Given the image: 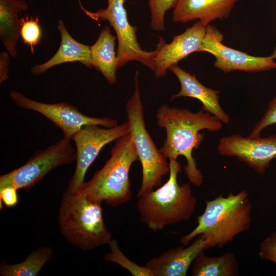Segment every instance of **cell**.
<instances>
[{"label":"cell","instance_id":"obj_1","mask_svg":"<svg viewBox=\"0 0 276 276\" xmlns=\"http://www.w3.org/2000/svg\"><path fill=\"white\" fill-rule=\"evenodd\" d=\"M156 119L157 126L166 131V139L159 149L162 153L169 159L183 156L186 160L183 169L189 181L197 187L201 185L203 176L197 167L192 151L203 141L201 130L219 131L222 122L203 110L195 113L188 109L170 107L167 104L157 109Z\"/></svg>","mask_w":276,"mask_h":276},{"label":"cell","instance_id":"obj_2","mask_svg":"<svg viewBox=\"0 0 276 276\" xmlns=\"http://www.w3.org/2000/svg\"><path fill=\"white\" fill-rule=\"evenodd\" d=\"M203 214L197 217V226L180 239L187 246L194 238L201 235L204 249L222 247L237 235L249 229L252 205L246 190L227 196L220 194L205 201Z\"/></svg>","mask_w":276,"mask_h":276},{"label":"cell","instance_id":"obj_3","mask_svg":"<svg viewBox=\"0 0 276 276\" xmlns=\"http://www.w3.org/2000/svg\"><path fill=\"white\" fill-rule=\"evenodd\" d=\"M169 165L168 180L156 190L138 197L136 202L141 222L154 232L188 220L197 204L189 183L179 185L177 182L181 171L179 163L170 159Z\"/></svg>","mask_w":276,"mask_h":276},{"label":"cell","instance_id":"obj_4","mask_svg":"<svg viewBox=\"0 0 276 276\" xmlns=\"http://www.w3.org/2000/svg\"><path fill=\"white\" fill-rule=\"evenodd\" d=\"M101 201L89 198L81 190L63 193L59 208V230L67 242L83 250L94 249L111 242Z\"/></svg>","mask_w":276,"mask_h":276},{"label":"cell","instance_id":"obj_5","mask_svg":"<svg viewBox=\"0 0 276 276\" xmlns=\"http://www.w3.org/2000/svg\"><path fill=\"white\" fill-rule=\"evenodd\" d=\"M136 160L138 155L129 133L116 140L109 158L80 190L89 198L104 201L111 207L128 202L132 197L129 171Z\"/></svg>","mask_w":276,"mask_h":276},{"label":"cell","instance_id":"obj_6","mask_svg":"<svg viewBox=\"0 0 276 276\" xmlns=\"http://www.w3.org/2000/svg\"><path fill=\"white\" fill-rule=\"evenodd\" d=\"M139 74L136 71L134 89L125 108L130 134L142 168V182L136 196L137 198L160 186L163 178L169 173V165L167 158L157 148L146 127L139 88Z\"/></svg>","mask_w":276,"mask_h":276},{"label":"cell","instance_id":"obj_7","mask_svg":"<svg viewBox=\"0 0 276 276\" xmlns=\"http://www.w3.org/2000/svg\"><path fill=\"white\" fill-rule=\"evenodd\" d=\"M107 1L106 8L94 12L86 10L80 1L79 4L81 9L89 18L95 21H107L114 29L118 39V68L129 61H137L152 71L156 50L149 52L143 50L141 47L136 34L137 28L131 25L128 19L124 7L125 0Z\"/></svg>","mask_w":276,"mask_h":276},{"label":"cell","instance_id":"obj_8","mask_svg":"<svg viewBox=\"0 0 276 276\" xmlns=\"http://www.w3.org/2000/svg\"><path fill=\"white\" fill-rule=\"evenodd\" d=\"M71 140L63 137L43 150L36 151L22 166L0 177V190L11 187L27 190L53 169L68 165L76 159Z\"/></svg>","mask_w":276,"mask_h":276},{"label":"cell","instance_id":"obj_9","mask_svg":"<svg viewBox=\"0 0 276 276\" xmlns=\"http://www.w3.org/2000/svg\"><path fill=\"white\" fill-rule=\"evenodd\" d=\"M130 133L128 121L114 127L102 128L97 125H86L77 132L72 141L76 145V166L68 183L67 190L80 191L86 171L106 144Z\"/></svg>","mask_w":276,"mask_h":276},{"label":"cell","instance_id":"obj_10","mask_svg":"<svg viewBox=\"0 0 276 276\" xmlns=\"http://www.w3.org/2000/svg\"><path fill=\"white\" fill-rule=\"evenodd\" d=\"M9 96L19 107L34 111L44 116L61 130L64 137L71 140L86 125H97L106 128L118 125L117 121L112 118L86 116L75 106L65 102L42 103L33 100L17 90L11 91Z\"/></svg>","mask_w":276,"mask_h":276},{"label":"cell","instance_id":"obj_11","mask_svg":"<svg viewBox=\"0 0 276 276\" xmlns=\"http://www.w3.org/2000/svg\"><path fill=\"white\" fill-rule=\"evenodd\" d=\"M223 34L213 26L208 25L199 52L211 54L215 58L214 66L225 73L234 71L256 73L276 69V62L268 56H251L222 43Z\"/></svg>","mask_w":276,"mask_h":276},{"label":"cell","instance_id":"obj_12","mask_svg":"<svg viewBox=\"0 0 276 276\" xmlns=\"http://www.w3.org/2000/svg\"><path fill=\"white\" fill-rule=\"evenodd\" d=\"M218 151L222 155L236 157L263 174L276 157V134L254 138L238 134L225 136L220 140Z\"/></svg>","mask_w":276,"mask_h":276},{"label":"cell","instance_id":"obj_13","mask_svg":"<svg viewBox=\"0 0 276 276\" xmlns=\"http://www.w3.org/2000/svg\"><path fill=\"white\" fill-rule=\"evenodd\" d=\"M206 26L197 21L181 34L174 36L172 41L166 43L159 37L156 48L153 72L157 78L164 77L167 70L190 54L199 52L206 34Z\"/></svg>","mask_w":276,"mask_h":276},{"label":"cell","instance_id":"obj_14","mask_svg":"<svg viewBox=\"0 0 276 276\" xmlns=\"http://www.w3.org/2000/svg\"><path fill=\"white\" fill-rule=\"evenodd\" d=\"M187 247L181 245L171 248L148 261L145 266L153 276H186L191 264L197 256L204 250V239L201 235L195 237Z\"/></svg>","mask_w":276,"mask_h":276},{"label":"cell","instance_id":"obj_15","mask_svg":"<svg viewBox=\"0 0 276 276\" xmlns=\"http://www.w3.org/2000/svg\"><path fill=\"white\" fill-rule=\"evenodd\" d=\"M240 0H177L173 11L174 22L198 19L205 26L216 19L227 18Z\"/></svg>","mask_w":276,"mask_h":276},{"label":"cell","instance_id":"obj_16","mask_svg":"<svg viewBox=\"0 0 276 276\" xmlns=\"http://www.w3.org/2000/svg\"><path fill=\"white\" fill-rule=\"evenodd\" d=\"M169 70L176 76L180 84V91L172 96L171 100L181 97L197 99L202 103V110L215 116L222 123H229V117L219 103V90L205 86L194 75L182 69L177 64L171 66Z\"/></svg>","mask_w":276,"mask_h":276},{"label":"cell","instance_id":"obj_17","mask_svg":"<svg viewBox=\"0 0 276 276\" xmlns=\"http://www.w3.org/2000/svg\"><path fill=\"white\" fill-rule=\"evenodd\" d=\"M57 27L61 36L58 50L45 62L33 66L31 69V73L39 75L54 66L73 62H79L88 68L93 67L90 46L76 40L69 33L62 20H58Z\"/></svg>","mask_w":276,"mask_h":276},{"label":"cell","instance_id":"obj_18","mask_svg":"<svg viewBox=\"0 0 276 276\" xmlns=\"http://www.w3.org/2000/svg\"><path fill=\"white\" fill-rule=\"evenodd\" d=\"M29 8L24 0H0V38L11 57L17 54V43L20 36L22 11Z\"/></svg>","mask_w":276,"mask_h":276},{"label":"cell","instance_id":"obj_19","mask_svg":"<svg viewBox=\"0 0 276 276\" xmlns=\"http://www.w3.org/2000/svg\"><path fill=\"white\" fill-rule=\"evenodd\" d=\"M115 40L116 37L111 34L110 28L105 26L101 30L96 41L90 47L93 67L102 73L110 85L115 84L118 80Z\"/></svg>","mask_w":276,"mask_h":276},{"label":"cell","instance_id":"obj_20","mask_svg":"<svg viewBox=\"0 0 276 276\" xmlns=\"http://www.w3.org/2000/svg\"><path fill=\"white\" fill-rule=\"evenodd\" d=\"M237 258L232 252L218 257H208L203 250L195 258L192 264V276H235L239 273Z\"/></svg>","mask_w":276,"mask_h":276},{"label":"cell","instance_id":"obj_21","mask_svg":"<svg viewBox=\"0 0 276 276\" xmlns=\"http://www.w3.org/2000/svg\"><path fill=\"white\" fill-rule=\"evenodd\" d=\"M53 250L48 246L42 245L33 250L22 262L8 264L5 262L0 266L1 276H36L52 257Z\"/></svg>","mask_w":276,"mask_h":276},{"label":"cell","instance_id":"obj_22","mask_svg":"<svg viewBox=\"0 0 276 276\" xmlns=\"http://www.w3.org/2000/svg\"><path fill=\"white\" fill-rule=\"evenodd\" d=\"M108 245L110 251L104 257L106 261L119 265L128 270L132 275L153 276L151 271L146 266L139 265L129 260L121 250L116 240L112 239Z\"/></svg>","mask_w":276,"mask_h":276},{"label":"cell","instance_id":"obj_23","mask_svg":"<svg viewBox=\"0 0 276 276\" xmlns=\"http://www.w3.org/2000/svg\"><path fill=\"white\" fill-rule=\"evenodd\" d=\"M21 21L20 37L24 43L29 46L31 52L33 53L35 47L40 42L42 35L39 18L27 16L21 17Z\"/></svg>","mask_w":276,"mask_h":276},{"label":"cell","instance_id":"obj_24","mask_svg":"<svg viewBox=\"0 0 276 276\" xmlns=\"http://www.w3.org/2000/svg\"><path fill=\"white\" fill-rule=\"evenodd\" d=\"M177 0H148L151 13L150 27L154 31H162L165 29V15L174 8Z\"/></svg>","mask_w":276,"mask_h":276},{"label":"cell","instance_id":"obj_25","mask_svg":"<svg viewBox=\"0 0 276 276\" xmlns=\"http://www.w3.org/2000/svg\"><path fill=\"white\" fill-rule=\"evenodd\" d=\"M273 124H276V97L269 103L264 114L256 123L248 136L252 138L260 136V133L264 128Z\"/></svg>","mask_w":276,"mask_h":276},{"label":"cell","instance_id":"obj_26","mask_svg":"<svg viewBox=\"0 0 276 276\" xmlns=\"http://www.w3.org/2000/svg\"><path fill=\"white\" fill-rule=\"evenodd\" d=\"M259 255L261 259L276 264V232L271 233L262 241Z\"/></svg>","mask_w":276,"mask_h":276},{"label":"cell","instance_id":"obj_27","mask_svg":"<svg viewBox=\"0 0 276 276\" xmlns=\"http://www.w3.org/2000/svg\"><path fill=\"white\" fill-rule=\"evenodd\" d=\"M17 190L14 187H9L0 190V199L8 207L16 205L18 202Z\"/></svg>","mask_w":276,"mask_h":276},{"label":"cell","instance_id":"obj_28","mask_svg":"<svg viewBox=\"0 0 276 276\" xmlns=\"http://www.w3.org/2000/svg\"><path fill=\"white\" fill-rule=\"evenodd\" d=\"M10 55L8 52L2 51L0 53V83H3L8 78L9 65Z\"/></svg>","mask_w":276,"mask_h":276},{"label":"cell","instance_id":"obj_29","mask_svg":"<svg viewBox=\"0 0 276 276\" xmlns=\"http://www.w3.org/2000/svg\"><path fill=\"white\" fill-rule=\"evenodd\" d=\"M271 55L274 58H276V47L274 48Z\"/></svg>","mask_w":276,"mask_h":276}]
</instances>
